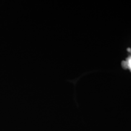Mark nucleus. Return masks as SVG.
Listing matches in <instances>:
<instances>
[{
  "label": "nucleus",
  "mask_w": 131,
  "mask_h": 131,
  "mask_svg": "<svg viewBox=\"0 0 131 131\" xmlns=\"http://www.w3.org/2000/svg\"><path fill=\"white\" fill-rule=\"evenodd\" d=\"M129 52L131 53V49H129ZM123 66L124 68L128 69L129 70L131 71V54L128 58H127V60L126 61H124L123 63Z\"/></svg>",
  "instance_id": "nucleus-1"
}]
</instances>
